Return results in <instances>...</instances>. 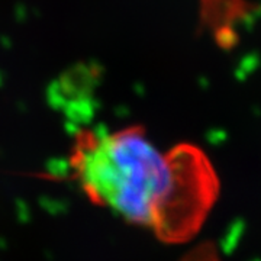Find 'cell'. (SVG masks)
<instances>
[{"instance_id": "6da1fadb", "label": "cell", "mask_w": 261, "mask_h": 261, "mask_svg": "<svg viewBox=\"0 0 261 261\" xmlns=\"http://www.w3.org/2000/svg\"><path fill=\"white\" fill-rule=\"evenodd\" d=\"M68 168L93 203L170 244L199 231L219 186L202 149L178 144L164 152L142 126L80 130Z\"/></svg>"}]
</instances>
